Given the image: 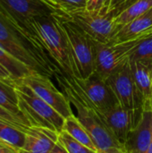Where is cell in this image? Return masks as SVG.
<instances>
[{"label":"cell","mask_w":152,"mask_h":153,"mask_svg":"<svg viewBox=\"0 0 152 153\" xmlns=\"http://www.w3.org/2000/svg\"><path fill=\"white\" fill-rule=\"evenodd\" d=\"M62 92L67 97L73 116L85 128L99 153H127L125 147L115 137L97 110L84 96L75 82L68 75L56 72L54 76Z\"/></svg>","instance_id":"6da1fadb"},{"label":"cell","mask_w":152,"mask_h":153,"mask_svg":"<svg viewBox=\"0 0 152 153\" xmlns=\"http://www.w3.org/2000/svg\"><path fill=\"white\" fill-rule=\"evenodd\" d=\"M0 46L34 72L48 77H53L56 72H61L41 45L26 36L2 13H0Z\"/></svg>","instance_id":"7a4b0ae2"},{"label":"cell","mask_w":152,"mask_h":153,"mask_svg":"<svg viewBox=\"0 0 152 153\" xmlns=\"http://www.w3.org/2000/svg\"><path fill=\"white\" fill-rule=\"evenodd\" d=\"M32 27L45 51L57 68L65 75L80 78L68 37L55 13L35 18Z\"/></svg>","instance_id":"3957f363"},{"label":"cell","mask_w":152,"mask_h":153,"mask_svg":"<svg viewBox=\"0 0 152 153\" xmlns=\"http://www.w3.org/2000/svg\"><path fill=\"white\" fill-rule=\"evenodd\" d=\"M19 96V106L30 126L48 128L58 134L63 131L65 118L49 104L38 97L28 86L13 81Z\"/></svg>","instance_id":"277c9868"},{"label":"cell","mask_w":152,"mask_h":153,"mask_svg":"<svg viewBox=\"0 0 152 153\" xmlns=\"http://www.w3.org/2000/svg\"><path fill=\"white\" fill-rule=\"evenodd\" d=\"M0 13L26 36L41 45L32 27V21L37 17L54 14L56 12L40 0H0Z\"/></svg>","instance_id":"5b68a950"},{"label":"cell","mask_w":152,"mask_h":153,"mask_svg":"<svg viewBox=\"0 0 152 153\" xmlns=\"http://www.w3.org/2000/svg\"><path fill=\"white\" fill-rule=\"evenodd\" d=\"M129 61L117 67L106 82L112 88L120 105L132 113L135 129L142 119L144 100L133 80Z\"/></svg>","instance_id":"8992f818"},{"label":"cell","mask_w":152,"mask_h":153,"mask_svg":"<svg viewBox=\"0 0 152 153\" xmlns=\"http://www.w3.org/2000/svg\"><path fill=\"white\" fill-rule=\"evenodd\" d=\"M151 37L152 32L118 43L103 44L93 40L96 50L94 73L106 81L117 67L130 60L134 49L144 39Z\"/></svg>","instance_id":"52a82bcc"},{"label":"cell","mask_w":152,"mask_h":153,"mask_svg":"<svg viewBox=\"0 0 152 153\" xmlns=\"http://www.w3.org/2000/svg\"><path fill=\"white\" fill-rule=\"evenodd\" d=\"M55 15L61 22L68 37L80 78H88L95 72L96 50L93 40L62 15L58 13H55Z\"/></svg>","instance_id":"ba28073f"},{"label":"cell","mask_w":152,"mask_h":153,"mask_svg":"<svg viewBox=\"0 0 152 153\" xmlns=\"http://www.w3.org/2000/svg\"><path fill=\"white\" fill-rule=\"evenodd\" d=\"M64 18L75 24L92 40L103 44L109 43L117 30L115 23V15L112 13L102 14L87 11L86 9L61 14Z\"/></svg>","instance_id":"9c48e42d"},{"label":"cell","mask_w":152,"mask_h":153,"mask_svg":"<svg viewBox=\"0 0 152 153\" xmlns=\"http://www.w3.org/2000/svg\"><path fill=\"white\" fill-rule=\"evenodd\" d=\"M13 81L28 86L38 97L53 107L65 119L73 115L67 97L55 86L50 77L33 72L22 79Z\"/></svg>","instance_id":"30bf717a"},{"label":"cell","mask_w":152,"mask_h":153,"mask_svg":"<svg viewBox=\"0 0 152 153\" xmlns=\"http://www.w3.org/2000/svg\"><path fill=\"white\" fill-rule=\"evenodd\" d=\"M70 77L73 79L87 100L99 112L104 113L120 104L112 88L97 74L93 73L86 79Z\"/></svg>","instance_id":"8fae6325"},{"label":"cell","mask_w":152,"mask_h":153,"mask_svg":"<svg viewBox=\"0 0 152 153\" xmlns=\"http://www.w3.org/2000/svg\"><path fill=\"white\" fill-rule=\"evenodd\" d=\"M99 115L117 141L125 146L134 130L132 113L119 104L104 113L99 112Z\"/></svg>","instance_id":"7c38bea8"},{"label":"cell","mask_w":152,"mask_h":153,"mask_svg":"<svg viewBox=\"0 0 152 153\" xmlns=\"http://www.w3.org/2000/svg\"><path fill=\"white\" fill-rule=\"evenodd\" d=\"M57 141V132L44 127L30 126L20 153H49Z\"/></svg>","instance_id":"4fadbf2b"},{"label":"cell","mask_w":152,"mask_h":153,"mask_svg":"<svg viewBox=\"0 0 152 153\" xmlns=\"http://www.w3.org/2000/svg\"><path fill=\"white\" fill-rule=\"evenodd\" d=\"M133 80L144 100V110L152 111V63L130 60Z\"/></svg>","instance_id":"5bb4252c"},{"label":"cell","mask_w":152,"mask_h":153,"mask_svg":"<svg viewBox=\"0 0 152 153\" xmlns=\"http://www.w3.org/2000/svg\"><path fill=\"white\" fill-rule=\"evenodd\" d=\"M152 139V111L144 110L139 126L125 145L127 153H147Z\"/></svg>","instance_id":"9a60e30c"},{"label":"cell","mask_w":152,"mask_h":153,"mask_svg":"<svg viewBox=\"0 0 152 153\" xmlns=\"http://www.w3.org/2000/svg\"><path fill=\"white\" fill-rule=\"evenodd\" d=\"M152 32V8L128 24L119 28L109 43H118Z\"/></svg>","instance_id":"2e32d148"},{"label":"cell","mask_w":152,"mask_h":153,"mask_svg":"<svg viewBox=\"0 0 152 153\" xmlns=\"http://www.w3.org/2000/svg\"><path fill=\"white\" fill-rule=\"evenodd\" d=\"M0 107L22 120L29 126L22 114L19 106V96L13 82H7L0 78Z\"/></svg>","instance_id":"e0dca14e"},{"label":"cell","mask_w":152,"mask_h":153,"mask_svg":"<svg viewBox=\"0 0 152 153\" xmlns=\"http://www.w3.org/2000/svg\"><path fill=\"white\" fill-rule=\"evenodd\" d=\"M26 138V131L0 119V141H3L19 151L22 148Z\"/></svg>","instance_id":"ac0fdd59"},{"label":"cell","mask_w":152,"mask_h":153,"mask_svg":"<svg viewBox=\"0 0 152 153\" xmlns=\"http://www.w3.org/2000/svg\"><path fill=\"white\" fill-rule=\"evenodd\" d=\"M0 64L9 71L13 80L22 79L34 72L23 63L13 57L2 46H0Z\"/></svg>","instance_id":"d6986e66"},{"label":"cell","mask_w":152,"mask_h":153,"mask_svg":"<svg viewBox=\"0 0 152 153\" xmlns=\"http://www.w3.org/2000/svg\"><path fill=\"white\" fill-rule=\"evenodd\" d=\"M63 130L67 132L73 138L77 140L78 142H80L86 147L98 152L97 148L95 144L93 143L90 136L89 135L85 128L82 126V124L78 121V119L73 115L65 120Z\"/></svg>","instance_id":"ffe728a7"},{"label":"cell","mask_w":152,"mask_h":153,"mask_svg":"<svg viewBox=\"0 0 152 153\" xmlns=\"http://www.w3.org/2000/svg\"><path fill=\"white\" fill-rule=\"evenodd\" d=\"M87 0H52L51 8L56 13L68 14L73 12L86 9Z\"/></svg>","instance_id":"44dd1931"},{"label":"cell","mask_w":152,"mask_h":153,"mask_svg":"<svg viewBox=\"0 0 152 153\" xmlns=\"http://www.w3.org/2000/svg\"><path fill=\"white\" fill-rule=\"evenodd\" d=\"M58 141L64 145L68 153H99L86 147L64 130L58 134Z\"/></svg>","instance_id":"7402d4cb"},{"label":"cell","mask_w":152,"mask_h":153,"mask_svg":"<svg viewBox=\"0 0 152 153\" xmlns=\"http://www.w3.org/2000/svg\"><path fill=\"white\" fill-rule=\"evenodd\" d=\"M130 60H141L152 63V37L144 39L134 49Z\"/></svg>","instance_id":"603a6c76"},{"label":"cell","mask_w":152,"mask_h":153,"mask_svg":"<svg viewBox=\"0 0 152 153\" xmlns=\"http://www.w3.org/2000/svg\"><path fill=\"white\" fill-rule=\"evenodd\" d=\"M112 0H87L86 10L102 14L110 13Z\"/></svg>","instance_id":"cb8c5ba5"},{"label":"cell","mask_w":152,"mask_h":153,"mask_svg":"<svg viewBox=\"0 0 152 153\" xmlns=\"http://www.w3.org/2000/svg\"><path fill=\"white\" fill-rule=\"evenodd\" d=\"M0 119L4 120L24 131H27V129L30 127L27 124H25L22 120H21L20 118L16 117L15 116H13V114H11L10 112H8L7 110H5L4 108H3L2 107H0Z\"/></svg>","instance_id":"d4e9b609"},{"label":"cell","mask_w":152,"mask_h":153,"mask_svg":"<svg viewBox=\"0 0 152 153\" xmlns=\"http://www.w3.org/2000/svg\"><path fill=\"white\" fill-rule=\"evenodd\" d=\"M136 0H112L111 7H110V13L116 16L121 11L125 8L129 6L132 3Z\"/></svg>","instance_id":"484cf974"},{"label":"cell","mask_w":152,"mask_h":153,"mask_svg":"<svg viewBox=\"0 0 152 153\" xmlns=\"http://www.w3.org/2000/svg\"><path fill=\"white\" fill-rule=\"evenodd\" d=\"M0 153H20V151L6 143L0 141Z\"/></svg>","instance_id":"4316f807"},{"label":"cell","mask_w":152,"mask_h":153,"mask_svg":"<svg viewBox=\"0 0 152 153\" xmlns=\"http://www.w3.org/2000/svg\"><path fill=\"white\" fill-rule=\"evenodd\" d=\"M0 78L3 79V80H5L7 82H13V76L12 74L9 73V71L4 67L1 64H0Z\"/></svg>","instance_id":"83f0119b"},{"label":"cell","mask_w":152,"mask_h":153,"mask_svg":"<svg viewBox=\"0 0 152 153\" xmlns=\"http://www.w3.org/2000/svg\"><path fill=\"white\" fill-rule=\"evenodd\" d=\"M49 153H68V152L64 147V145L59 141H57V143L55 144V146L53 147V149L50 151Z\"/></svg>","instance_id":"f1b7e54d"},{"label":"cell","mask_w":152,"mask_h":153,"mask_svg":"<svg viewBox=\"0 0 152 153\" xmlns=\"http://www.w3.org/2000/svg\"><path fill=\"white\" fill-rule=\"evenodd\" d=\"M40 1H42L43 3H45L46 4H47L49 7H51L50 4H51V1H52V0H40Z\"/></svg>","instance_id":"f546056e"},{"label":"cell","mask_w":152,"mask_h":153,"mask_svg":"<svg viewBox=\"0 0 152 153\" xmlns=\"http://www.w3.org/2000/svg\"><path fill=\"white\" fill-rule=\"evenodd\" d=\"M147 153H152V139L151 142V144H150V147H149V150H148V152Z\"/></svg>","instance_id":"4dcf8cb0"}]
</instances>
